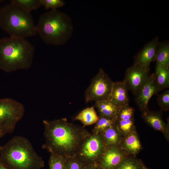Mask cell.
Returning a JSON list of instances; mask_svg holds the SVG:
<instances>
[{
    "instance_id": "cell-1",
    "label": "cell",
    "mask_w": 169,
    "mask_h": 169,
    "mask_svg": "<svg viewBox=\"0 0 169 169\" xmlns=\"http://www.w3.org/2000/svg\"><path fill=\"white\" fill-rule=\"evenodd\" d=\"M43 122L45 141L42 148L66 158L76 157L82 143L92 133L66 118L44 120Z\"/></svg>"
},
{
    "instance_id": "cell-2",
    "label": "cell",
    "mask_w": 169,
    "mask_h": 169,
    "mask_svg": "<svg viewBox=\"0 0 169 169\" xmlns=\"http://www.w3.org/2000/svg\"><path fill=\"white\" fill-rule=\"evenodd\" d=\"M0 163L9 169H41L44 166L42 157L26 137L16 136L0 149Z\"/></svg>"
},
{
    "instance_id": "cell-3",
    "label": "cell",
    "mask_w": 169,
    "mask_h": 169,
    "mask_svg": "<svg viewBox=\"0 0 169 169\" xmlns=\"http://www.w3.org/2000/svg\"><path fill=\"white\" fill-rule=\"evenodd\" d=\"M34 51V47L25 38L10 36L0 39V69L9 73L29 69Z\"/></svg>"
},
{
    "instance_id": "cell-4",
    "label": "cell",
    "mask_w": 169,
    "mask_h": 169,
    "mask_svg": "<svg viewBox=\"0 0 169 169\" xmlns=\"http://www.w3.org/2000/svg\"><path fill=\"white\" fill-rule=\"evenodd\" d=\"M37 34L46 44L53 45L65 44L72 37V20L67 14L57 9L42 14L36 25Z\"/></svg>"
},
{
    "instance_id": "cell-5",
    "label": "cell",
    "mask_w": 169,
    "mask_h": 169,
    "mask_svg": "<svg viewBox=\"0 0 169 169\" xmlns=\"http://www.w3.org/2000/svg\"><path fill=\"white\" fill-rule=\"evenodd\" d=\"M0 28L11 37L26 39L37 34L31 12L11 3L0 8Z\"/></svg>"
},
{
    "instance_id": "cell-6",
    "label": "cell",
    "mask_w": 169,
    "mask_h": 169,
    "mask_svg": "<svg viewBox=\"0 0 169 169\" xmlns=\"http://www.w3.org/2000/svg\"><path fill=\"white\" fill-rule=\"evenodd\" d=\"M25 111L24 105L16 100L8 98H0V138L13 132Z\"/></svg>"
},
{
    "instance_id": "cell-7",
    "label": "cell",
    "mask_w": 169,
    "mask_h": 169,
    "mask_svg": "<svg viewBox=\"0 0 169 169\" xmlns=\"http://www.w3.org/2000/svg\"><path fill=\"white\" fill-rule=\"evenodd\" d=\"M114 83L101 68L92 79L85 92L86 102H96L109 99Z\"/></svg>"
},
{
    "instance_id": "cell-8",
    "label": "cell",
    "mask_w": 169,
    "mask_h": 169,
    "mask_svg": "<svg viewBox=\"0 0 169 169\" xmlns=\"http://www.w3.org/2000/svg\"><path fill=\"white\" fill-rule=\"evenodd\" d=\"M105 148L99 135L92 133L82 143L76 157L86 164L97 163Z\"/></svg>"
},
{
    "instance_id": "cell-9",
    "label": "cell",
    "mask_w": 169,
    "mask_h": 169,
    "mask_svg": "<svg viewBox=\"0 0 169 169\" xmlns=\"http://www.w3.org/2000/svg\"><path fill=\"white\" fill-rule=\"evenodd\" d=\"M150 67L134 64L126 70L123 81L135 95L149 77Z\"/></svg>"
},
{
    "instance_id": "cell-10",
    "label": "cell",
    "mask_w": 169,
    "mask_h": 169,
    "mask_svg": "<svg viewBox=\"0 0 169 169\" xmlns=\"http://www.w3.org/2000/svg\"><path fill=\"white\" fill-rule=\"evenodd\" d=\"M160 91L155 81L154 74H152L135 95L136 102L142 112L149 110V100Z\"/></svg>"
},
{
    "instance_id": "cell-11",
    "label": "cell",
    "mask_w": 169,
    "mask_h": 169,
    "mask_svg": "<svg viewBox=\"0 0 169 169\" xmlns=\"http://www.w3.org/2000/svg\"><path fill=\"white\" fill-rule=\"evenodd\" d=\"M128 156L119 147H105L97 164L102 169H114Z\"/></svg>"
},
{
    "instance_id": "cell-12",
    "label": "cell",
    "mask_w": 169,
    "mask_h": 169,
    "mask_svg": "<svg viewBox=\"0 0 169 169\" xmlns=\"http://www.w3.org/2000/svg\"><path fill=\"white\" fill-rule=\"evenodd\" d=\"M134 109L129 105L121 108L116 120V125L125 136L135 130Z\"/></svg>"
},
{
    "instance_id": "cell-13",
    "label": "cell",
    "mask_w": 169,
    "mask_h": 169,
    "mask_svg": "<svg viewBox=\"0 0 169 169\" xmlns=\"http://www.w3.org/2000/svg\"><path fill=\"white\" fill-rule=\"evenodd\" d=\"M159 42L156 37L146 44L134 58V64L150 67L151 63L155 61Z\"/></svg>"
},
{
    "instance_id": "cell-14",
    "label": "cell",
    "mask_w": 169,
    "mask_h": 169,
    "mask_svg": "<svg viewBox=\"0 0 169 169\" xmlns=\"http://www.w3.org/2000/svg\"><path fill=\"white\" fill-rule=\"evenodd\" d=\"M142 113V117L145 122L155 130L161 132L169 141V124L163 121L161 111H151L148 110Z\"/></svg>"
},
{
    "instance_id": "cell-15",
    "label": "cell",
    "mask_w": 169,
    "mask_h": 169,
    "mask_svg": "<svg viewBox=\"0 0 169 169\" xmlns=\"http://www.w3.org/2000/svg\"><path fill=\"white\" fill-rule=\"evenodd\" d=\"M119 147L128 156H136L139 153L142 146L136 130L124 136Z\"/></svg>"
},
{
    "instance_id": "cell-16",
    "label": "cell",
    "mask_w": 169,
    "mask_h": 169,
    "mask_svg": "<svg viewBox=\"0 0 169 169\" xmlns=\"http://www.w3.org/2000/svg\"><path fill=\"white\" fill-rule=\"evenodd\" d=\"M129 90L123 81L114 83L109 100L117 106L122 108L129 105Z\"/></svg>"
},
{
    "instance_id": "cell-17",
    "label": "cell",
    "mask_w": 169,
    "mask_h": 169,
    "mask_svg": "<svg viewBox=\"0 0 169 169\" xmlns=\"http://www.w3.org/2000/svg\"><path fill=\"white\" fill-rule=\"evenodd\" d=\"M98 134L105 147H119L124 136L116 125L105 130Z\"/></svg>"
},
{
    "instance_id": "cell-18",
    "label": "cell",
    "mask_w": 169,
    "mask_h": 169,
    "mask_svg": "<svg viewBox=\"0 0 169 169\" xmlns=\"http://www.w3.org/2000/svg\"><path fill=\"white\" fill-rule=\"evenodd\" d=\"M94 106L97 110L99 117H105L116 120L121 108L109 100L95 102Z\"/></svg>"
},
{
    "instance_id": "cell-19",
    "label": "cell",
    "mask_w": 169,
    "mask_h": 169,
    "mask_svg": "<svg viewBox=\"0 0 169 169\" xmlns=\"http://www.w3.org/2000/svg\"><path fill=\"white\" fill-rule=\"evenodd\" d=\"M154 74L155 81L160 91L169 87V66L156 65Z\"/></svg>"
},
{
    "instance_id": "cell-20",
    "label": "cell",
    "mask_w": 169,
    "mask_h": 169,
    "mask_svg": "<svg viewBox=\"0 0 169 169\" xmlns=\"http://www.w3.org/2000/svg\"><path fill=\"white\" fill-rule=\"evenodd\" d=\"M99 116L94 106L88 107L80 111L74 117V119L80 121L84 125L95 124Z\"/></svg>"
},
{
    "instance_id": "cell-21",
    "label": "cell",
    "mask_w": 169,
    "mask_h": 169,
    "mask_svg": "<svg viewBox=\"0 0 169 169\" xmlns=\"http://www.w3.org/2000/svg\"><path fill=\"white\" fill-rule=\"evenodd\" d=\"M155 60L156 65L169 66V43L168 41L159 42Z\"/></svg>"
},
{
    "instance_id": "cell-22",
    "label": "cell",
    "mask_w": 169,
    "mask_h": 169,
    "mask_svg": "<svg viewBox=\"0 0 169 169\" xmlns=\"http://www.w3.org/2000/svg\"><path fill=\"white\" fill-rule=\"evenodd\" d=\"M143 161L136 156H128L114 169H148Z\"/></svg>"
},
{
    "instance_id": "cell-23",
    "label": "cell",
    "mask_w": 169,
    "mask_h": 169,
    "mask_svg": "<svg viewBox=\"0 0 169 169\" xmlns=\"http://www.w3.org/2000/svg\"><path fill=\"white\" fill-rule=\"evenodd\" d=\"M116 120L105 117H99L92 130V133L98 134L105 130L116 125Z\"/></svg>"
},
{
    "instance_id": "cell-24",
    "label": "cell",
    "mask_w": 169,
    "mask_h": 169,
    "mask_svg": "<svg viewBox=\"0 0 169 169\" xmlns=\"http://www.w3.org/2000/svg\"><path fill=\"white\" fill-rule=\"evenodd\" d=\"M10 1L11 3L29 12L42 6L40 0H11Z\"/></svg>"
},
{
    "instance_id": "cell-25",
    "label": "cell",
    "mask_w": 169,
    "mask_h": 169,
    "mask_svg": "<svg viewBox=\"0 0 169 169\" xmlns=\"http://www.w3.org/2000/svg\"><path fill=\"white\" fill-rule=\"evenodd\" d=\"M49 165V169H67L66 158L61 156L51 153Z\"/></svg>"
},
{
    "instance_id": "cell-26",
    "label": "cell",
    "mask_w": 169,
    "mask_h": 169,
    "mask_svg": "<svg viewBox=\"0 0 169 169\" xmlns=\"http://www.w3.org/2000/svg\"><path fill=\"white\" fill-rule=\"evenodd\" d=\"M87 164L76 157L66 158L67 169H85Z\"/></svg>"
},
{
    "instance_id": "cell-27",
    "label": "cell",
    "mask_w": 169,
    "mask_h": 169,
    "mask_svg": "<svg viewBox=\"0 0 169 169\" xmlns=\"http://www.w3.org/2000/svg\"><path fill=\"white\" fill-rule=\"evenodd\" d=\"M42 6L47 10H53L62 7L65 4L63 0H40Z\"/></svg>"
},
{
    "instance_id": "cell-28",
    "label": "cell",
    "mask_w": 169,
    "mask_h": 169,
    "mask_svg": "<svg viewBox=\"0 0 169 169\" xmlns=\"http://www.w3.org/2000/svg\"><path fill=\"white\" fill-rule=\"evenodd\" d=\"M158 105L161 110L167 111L169 110V90H167L164 93L158 95L157 98Z\"/></svg>"
},
{
    "instance_id": "cell-29",
    "label": "cell",
    "mask_w": 169,
    "mask_h": 169,
    "mask_svg": "<svg viewBox=\"0 0 169 169\" xmlns=\"http://www.w3.org/2000/svg\"><path fill=\"white\" fill-rule=\"evenodd\" d=\"M98 165L96 163H91L87 164L85 169H97Z\"/></svg>"
},
{
    "instance_id": "cell-30",
    "label": "cell",
    "mask_w": 169,
    "mask_h": 169,
    "mask_svg": "<svg viewBox=\"0 0 169 169\" xmlns=\"http://www.w3.org/2000/svg\"><path fill=\"white\" fill-rule=\"evenodd\" d=\"M0 169H9L0 163Z\"/></svg>"
},
{
    "instance_id": "cell-31",
    "label": "cell",
    "mask_w": 169,
    "mask_h": 169,
    "mask_svg": "<svg viewBox=\"0 0 169 169\" xmlns=\"http://www.w3.org/2000/svg\"><path fill=\"white\" fill-rule=\"evenodd\" d=\"M3 1V0H0V4Z\"/></svg>"
},
{
    "instance_id": "cell-32",
    "label": "cell",
    "mask_w": 169,
    "mask_h": 169,
    "mask_svg": "<svg viewBox=\"0 0 169 169\" xmlns=\"http://www.w3.org/2000/svg\"><path fill=\"white\" fill-rule=\"evenodd\" d=\"M97 169H101V168H99V167H98V168H97Z\"/></svg>"
},
{
    "instance_id": "cell-33",
    "label": "cell",
    "mask_w": 169,
    "mask_h": 169,
    "mask_svg": "<svg viewBox=\"0 0 169 169\" xmlns=\"http://www.w3.org/2000/svg\"><path fill=\"white\" fill-rule=\"evenodd\" d=\"M1 145H0V148H1Z\"/></svg>"
},
{
    "instance_id": "cell-34",
    "label": "cell",
    "mask_w": 169,
    "mask_h": 169,
    "mask_svg": "<svg viewBox=\"0 0 169 169\" xmlns=\"http://www.w3.org/2000/svg\"><path fill=\"white\" fill-rule=\"evenodd\" d=\"M148 169H150L148 168Z\"/></svg>"
}]
</instances>
